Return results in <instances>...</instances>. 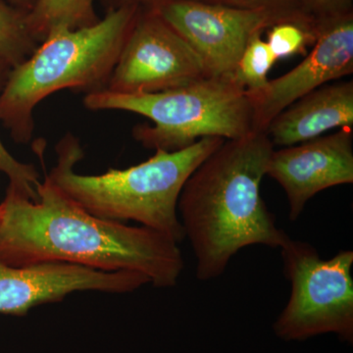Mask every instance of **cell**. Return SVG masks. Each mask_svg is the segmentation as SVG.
Returning <instances> with one entry per match:
<instances>
[{
    "instance_id": "cell-1",
    "label": "cell",
    "mask_w": 353,
    "mask_h": 353,
    "mask_svg": "<svg viewBox=\"0 0 353 353\" xmlns=\"http://www.w3.org/2000/svg\"><path fill=\"white\" fill-rule=\"evenodd\" d=\"M38 199L9 187L0 204V263L46 262L103 271H132L155 288H173L185 268L179 243L146 227L90 214L58 189L48 176Z\"/></svg>"
},
{
    "instance_id": "cell-2",
    "label": "cell",
    "mask_w": 353,
    "mask_h": 353,
    "mask_svg": "<svg viewBox=\"0 0 353 353\" xmlns=\"http://www.w3.org/2000/svg\"><path fill=\"white\" fill-rule=\"evenodd\" d=\"M274 150L265 132L228 139L183 185L178 214L199 281L220 277L243 248H281L289 240L260 194Z\"/></svg>"
},
{
    "instance_id": "cell-3",
    "label": "cell",
    "mask_w": 353,
    "mask_h": 353,
    "mask_svg": "<svg viewBox=\"0 0 353 353\" xmlns=\"http://www.w3.org/2000/svg\"><path fill=\"white\" fill-rule=\"evenodd\" d=\"M225 139L204 138L176 152L155 150L154 155L127 169H109L99 175L75 171L83 157L71 134L57 145V162L48 179L70 199L103 219L136 221L180 243L185 234L178 201L190 176Z\"/></svg>"
},
{
    "instance_id": "cell-4",
    "label": "cell",
    "mask_w": 353,
    "mask_h": 353,
    "mask_svg": "<svg viewBox=\"0 0 353 353\" xmlns=\"http://www.w3.org/2000/svg\"><path fill=\"white\" fill-rule=\"evenodd\" d=\"M134 9H114L103 20L79 29L51 32L24 61L13 67L0 95V119L18 141L34 132V110L65 90H103L132 28Z\"/></svg>"
},
{
    "instance_id": "cell-5",
    "label": "cell",
    "mask_w": 353,
    "mask_h": 353,
    "mask_svg": "<svg viewBox=\"0 0 353 353\" xmlns=\"http://www.w3.org/2000/svg\"><path fill=\"white\" fill-rule=\"evenodd\" d=\"M83 103L90 110L127 111L148 118L152 125H138L132 131L148 150L176 152L204 138L228 141L257 132L245 90L225 79L203 78L152 94L95 90Z\"/></svg>"
},
{
    "instance_id": "cell-6",
    "label": "cell",
    "mask_w": 353,
    "mask_h": 353,
    "mask_svg": "<svg viewBox=\"0 0 353 353\" xmlns=\"http://www.w3.org/2000/svg\"><path fill=\"white\" fill-rule=\"evenodd\" d=\"M280 250L292 290L274 324L276 334L285 341H303L334 333L352 343V250L324 259L310 243L290 238Z\"/></svg>"
},
{
    "instance_id": "cell-7",
    "label": "cell",
    "mask_w": 353,
    "mask_h": 353,
    "mask_svg": "<svg viewBox=\"0 0 353 353\" xmlns=\"http://www.w3.org/2000/svg\"><path fill=\"white\" fill-rule=\"evenodd\" d=\"M157 14L196 51L206 77L232 80L250 39L283 19L271 9L239 8L201 0H167ZM233 81V80H232Z\"/></svg>"
},
{
    "instance_id": "cell-8",
    "label": "cell",
    "mask_w": 353,
    "mask_h": 353,
    "mask_svg": "<svg viewBox=\"0 0 353 353\" xmlns=\"http://www.w3.org/2000/svg\"><path fill=\"white\" fill-rule=\"evenodd\" d=\"M208 78L201 58L154 14L128 34L103 90L114 94H152Z\"/></svg>"
},
{
    "instance_id": "cell-9",
    "label": "cell",
    "mask_w": 353,
    "mask_h": 353,
    "mask_svg": "<svg viewBox=\"0 0 353 353\" xmlns=\"http://www.w3.org/2000/svg\"><path fill=\"white\" fill-rule=\"evenodd\" d=\"M150 284L132 271H103L81 265L46 262L8 266L0 263V313L25 316L32 308L58 303L77 292L127 294Z\"/></svg>"
},
{
    "instance_id": "cell-10",
    "label": "cell",
    "mask_w": 353,
    "mask_h": 353,
    "mask_svg": "<svg viewBox=\"0 0 353 353\" xmlns=\"http://www.w3.org/2000/svg\"><path fill=\"white\" fill-rule=\"evenodd\" d=\"M353 73L352 16L325 21L309 54L294 69L250 95L255 131L265 132L272 120L304 95Z\"/></svg>"
},
{
    "instance_id": "cell-11",
    "label": "cell",
    "mask_w": 353,
    "mask_h": 353,
    "mask_svg": "<svg viewBox=\"0 0 353 353\" xmlns=\"http://www.w3.org/2000/svg\"><path fill=\"white\" fill-rule=\"evenodd\" d=\"M266 176L284 190L290 220L296 221L316 194L353 183V129L274 150Z\"/></svg>"
},
{
    "instance_id": "cell-12",
    "label": "cell",
    "mask_w": 353,
    "mask_h": 353,
    "mask_svg": "<svg viewBox=\"0 0 353 353\" xmlns=\"http://www.w3.org/2000/svg\"><path fill=\"white\" fill-rule=\"evenodd\" d=\"M353 129V82L327 83L278 114L266 132L274 148L292 146L331 130Z\"/></svg>"
},
{
    "instance_id": "cell-13",
    "label": "cell",
    "mask_w": 353,
    "mask_h": 353,
    "mask_svg": "<svg viewBox=\"0 0 353 353\" xmlns=\"http://www.w3.org/2000/svg\"><path fill=\"white\" fill-rule=\"evenodd\" d=\"M26 20L32 37L43 41L57 30L94 24V0H38Z\"/></svg>"
},
{
    "instance_id": "cell-14",
    "label": "cell",
    "mask_w": 353,
    "mask_h": 353,
    "mask_svg": "<svg viewBox=\"0 0 353 353\" xmlns=\"http://www.w3.org/2000/svg\"><path fill=\"white\" fill-rule=\"evenodd\" d=\"M277 61L267 41L262 39L261 32H259L245 46L232 80L245 90L248 97L257 94L269 82L268 73Z\"/></svg>"
},
{
    "instance_id": "cell-15",
    "label": "cell",
    "mask_w": 353,
    "mask_h": 353,
    "mask_svg": "<svg viewBox=\"0 0 353 353\" xmlns=\"http://www.w3.org/2000/svg\"><path fill=\"white\" fill-rule=\"evenodd\" d=\"M34 39L27 20L0 6V61L13 67L24 61L36 50Z\"/></svg>"
},
{
    "instance_id": "cell-16",
    "label": "cell",
    "mask_w": 353,
    "mask_h": 353,
    "mask_svg": "<svg viewBox=\"0 0 353 353\" xmlns=\"http://www.w3.org/2000/svg\"><path fill=\"white\" fill-rule=\"evenodd\" d=\"M318 32L319 28L312 30L299 21L283 20L272 27L266 41L273 54L280 60L304 54L309 44H314Z\"/></svg>"
},
{
    "instance_id": "cell-17",
    "label": "cell",
    "mask_w": 353,
    "mask_h": 353,
    "mask_svg": "<svg viewBox=\"0 0 353 353\" xmlns=\"http://www.w3.org/2000/svg\"><path fill=\"white\" fill-rule=\"evenodd\" d=\"M2 62L0 61V64ZM0 172L6 174L10 180L9 187L18 190L32 201L38 199L37 187L39 182V174L32 164H26L14 158L2 141H0Z\"/></svg>"
},
{
    "instance_id": "cell-18",
    "label": "cell",
    "mask_w": 353,
    "mask_h": 353,
    "mask_svg": "<svg viewBox=\"0 0 353 353\" xmlns=\"http://www.w3.org/2000/svg\"><path fill=\"white\" fill-rule=\"evenodd\" d=\"M288 1H290V0H218L216 3L232 7H234V4H236V7H239V8L277 10L276 6H279V8H280L283 4Z\"/></svg>"
},
{
    "instance_id": "cell-19",
    "label": "cell",
    "mask_w": 353,
    "mask_h": 353,
    "mask_svg": "<svg viewBox=\"0 0 353 353\" xmlns=\"http://www.w3.org/2000/svg\"><path fill=\"white\" fill-rule=\"evenodd\" d=\"M350 0H309L318 10L325 14H331V19L347 15L343 14L347 8Z\"/></svg>"
}]
</instances>
